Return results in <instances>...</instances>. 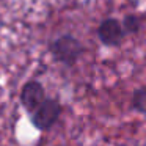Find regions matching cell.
Returning a JSON list of instances; mask_svg holds the SVG:
<instances>
[{
    "instance_id": "obj_4",
    "label": "cell",
    "mask_w": 146,
    "mask_h": 146,
    "mask_svg": "<svg viewBox=\"0 0 146 146\" xmlns=\"http://www.w3.org/2000/svg\"><path fill=\"white\" fill-rule=\"evenodd\" d=\"M46 98H47L46 90L42 86V83L38 82V80H29V82H25L22 90H21V94H19L21 105L25 108L27 113H32Z\"/></svg>"
},
{
    "instance_id": "obj_5",
    "label": "cell",
    "mask_w": 146,
    "mask_h": 146,
    "mask_svg": "<svg viewBox=\"0 0 146 146\" xmlns=\"http://www.w3.org/2000/svg\"><path fill=\"white\" fill-rule=\"evenodd\" d=\"M130 105H132V108L137 113H141L146 116V85L133 90Z\"/></svg>"
},
{
    "instance_id": "obj_7",
    "label": "cell",
    "mask_w": 146,
    "mask_h": 146,
    "mask_svg": "<svg viewBox=\"0 0 146 146\" xmlns=\"http://www.w3.org/2000/svg\"><path fill=\"white\" fill-rule=\"evenodd\" d=\"M58 146H61V145H58Z\"/></svg>"
},
{
    "instance_id": "obj_6",
    "label": "cell",
    "mask_w": 146,
    "mask_h": 146,
    "mask_svg": "<svg viewBox=\"0 0 146 146\" xmlns=\"http://www.w3.org/2000/svg\"><path fill=\"white\" fill-rule=\"evenodd\" d=\"M121 25H123L126 36L137 35L140 32V29H141V19L137 14H126L123 17V21H121Z\"/></svg>"
},
{
    "instance_id": "obj_2",
    "label": "cell",
    "mask_w": 146,
    "mask_h": 146,
    "mask_svg": "<svg viewBox=\"0 0 146 146\" xmlns=\"http://www.w3.org/2000/svg\"><path fill=\"white\" fill-rule=\"evenodd\" d=\"M63 113V105L57 98H46L32 113H29V119L36 130H50L57 124Z\"/></svg>"
},
{
    "instance_id": "obj_1",
    "label": "cell",
    "mask_w": 146,
    "mask_h": 146,
    "mask_svg": "<svg viewBox=\"0 0 146 146\" xmlns=\"http://www.w3.org/2000/svg\"><path fill=\"white\" fill-rule=\"evenodd\" d=\"M85 44L71 33L60 35L49 42V54L54 58V61L66 68H74L77 61L85 55Z\"/></svg>"
},
{
    "instance_id": "obj_3",
    "label": "cell",
    "mask_w": 146,
    "mask_h": 146,
    "mask_svg": "<svg viewBox=\"0 0 146 146\" xmlns=\"http://www.w3.org/2000/svg\"><path fill=\"white\" fill-rule=\"evenodd\" d=\"M98 39L105 47H119L126 39V33L123 30L121 21L115 17H107L98 25Z\"/></svg>"
}]
</instances>
